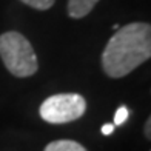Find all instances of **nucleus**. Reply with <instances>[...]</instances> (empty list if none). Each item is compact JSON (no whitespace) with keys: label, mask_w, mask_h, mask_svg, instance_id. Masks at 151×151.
<instances>
[{"label":"nucleus","mask_w":151,"mask_h":151,"mask_svg":"<svg viewBox=\"0 0 151 151\" xmlns=\"http://www.w3.org/2000/svg\"><path fill=\"white\" fill-rule=\"evenodd\" d=\"M113 29H114V31H117V29H119V25H117V23H114V25H113Z\"/></svg>","instance_id":"nucleus-10"},{"label":"nucleus","mask_w":151,"mask_h":151,"mask_svg":"<svg viewBox=\"0 0 151 151\" xmlns=\"http://www.w3.org/2000/svg\"><path fill=\"white\" fill-rule=\"evenodd\" d=\"M114 128L116 127L113 125V123H105V125H102L100 131H102V134H104V136H109V134H113Z\"/></svg>","instance_id":"nucleus-8"},{"label":"nucleus","mask_w":151,"mask_h":151,"mask_svg":"<svg viewBox=\"0 0 151 151\" xmlns=\"http://www.w3.org/2000/svg\"><path fill=\"white\" fill-rule=\"evenodd\" d=\"M150 127H151V119L148 117L147 122H145V127H143V131H145V137L150 140L151 139V133H150Z\"/></svg>","instance_id":"nucleus-9"},{"label":"nucleus","mask_w":151,"mask_h":151,"mask_svg":"<svg viewBox=\"0 0 151 151\" xmlns=\"http://www.w3.org/2000/svg\"><path fill=\"white\" fill-rule=\"evenodd\" d=\"M20 2L31 6L34 9H37V11H46L54 5L56 0H20Z\"/></svg>","instance_id":"nucleus-6"},{"label":"nucleus","mask_w":151,"mask_h":151,"mask_svg":"<svg viewBox=\"0 0 151 151\" xmlns=\"http://www.w3.org/2000/svg\"><path fill=\"white\" fill-rule=\"evenodd\" d=\"M128 116H129L128 108H127V106H119L117 111H116V114H114L113 125H114V127H119V125H122V123H125V120L128 119Z\"/></svg>","instance_id":"nucleus-7"},{"label":"nucleus","mask_w":151,"mask_h":151,"mask_svg":"<svg viewBox=\"0 0 151 151\" xmlns=\"http://www.w3.org/2000/svg\"><path fill=\"white\" fill-rule=\"evenodd\" d=\"M100 0H68L66 12L71 19H83L94 9Z\"/></svg>","instance_id":"nucleus-4"},{"label":"nucleus","mask_w":151,"mask_h":151,"mask_svg":"<svg viewBox=\"0 0 151 151\" xmlns=\"http://www.w3.org/2000/svg\"><path fill=\"white\" fill-rule=\"evenodd\" d=\"M43 151H88L82 143L76 142V140H68V139H62V140H54L50 142L45 147Z\"/></svg>","instance_id":"nucleus-5"},{"label":"nucleus","mask_w":151,"mask_h":151,"mask_svg":"<svg viewBox=\"0 0 151 151\" xmlns=\"http://www.w3.org/2000/svg\"><path fill=\"white\" fill-rule=\"evenodd\" d=\"M0 57L6 70L20 79L31 77L39 70L32 45L17 31H6L0 36Z\"/></svg>","instance_id":"nucleus-2"},{"label":"nucleus","mask_w":151,"mask_h":151,"mask_svg":"<svg viewBox=\"0 0 151 151\" xmlns=\"http://www.w3.org/2000/svg\"><path fill=\"white\" fill-rule=\"evenodd\" d=\"M86 111V100L77 93H62L50 96L42 102L39 114L45 122L60 125L80 119Z\"/></svg>","instance_id":"nucleus-3"},{"label":"nucleus","mask_w":151,"mask_h":151,"mask_svg":"<svg viewBox=\"0 0 151 151\" xmlns=\"http://www.w3.org/2000/svg\"><path fill=\"white\" fill-rule=\"evenodd\" d=\"M151 57V25L133 22L113 34L102 52V68L111 79L125 77Z\"/></svg>","instance_id":"nucleus-1"}]
</instances>
